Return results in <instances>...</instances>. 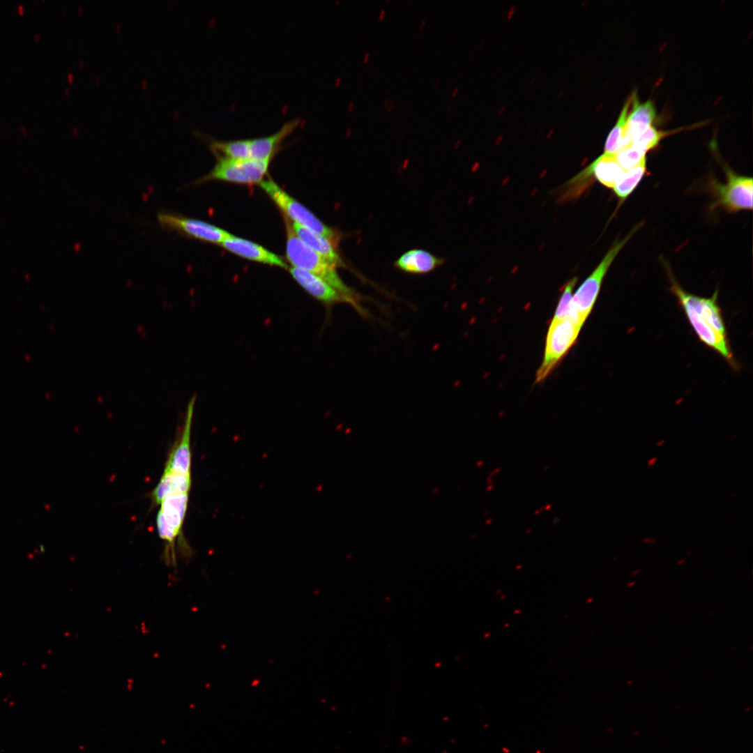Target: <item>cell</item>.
I'll use <instances>...</instances> for the list:
<instances>
[{
	"label": "cell",
	"instance_id": "1",
	"mask_svg": "<svg viewBox=\"0 0 753 753\" xmlns=\"http://www.w3.org/2000/svg\"><path fill=\"white\" fill-rule=\"evenodd\" d=\"M665 267L671 284L670 291L676 298L699 340L737 369L722 311L717 302V291L710 297L690 294L679 284L670 268Z\"/></svg>",
	"mask_w": 753,
	"mask_h": 753
},
{
	"label": "cell",
	"instance_id": "2",
	"mask_svg": "<svg viewBox=\"0 0 753 753\" xmlns=\"http://www.w3.org/2000/svg\"><path fill=\"white\" fill-rule=\"evenodd\" d=\"M284 218L287 234L286 257L292 267L303 269L321 278L362 312L361 307L358 303V296L342 280L336 268L305 244L294 231L290 220L285 216Z\"/></svg>",
	"mask_w": 753,
	"mask_h": 753
},
{
	"label": "cell",
	"instance_id": "3",
	"mask_svg": "<svg viewBox=\"0 0 753 753\" xmlns=\"http://www.w3.org/2000/svg\"><path fill=\"white\" fill-rule=\"evenodd\" d=\"M638 228V227L633 228L625 238L615 242L611 245L600 264L572 296L568 317L581 326L595 305L603 280L610 266Z\"/></svg>",
	"mask_w": 753,
	"mask_h": 753
},
{
	"label": "cell",
	"instance_id": "4",
	"mask_svg": "<svg viewBox=\"0 0 753 753\" xmlns=\"http://www.w3.org/2000/svg\"><path fill=\"white\" fill-rule=\"evenodd\" d=\"M260 186L292 222L328 239L336 248L340 235L324 224L310 211L284 191L271 179L263 181Z\"/></svg>",
	"mask_w": 753,
	"mask_h": 753
},
{
	"label": "cell",
	"instance_id": "5",
	"mask_svg": "<svg viewBox=\"0 0 753 753\" xmlns=\"http://www.w3.org/2000/svg\"><path fill=\"white\" fill-rule=\"evenodd\" d=\"M581 327L570 317L552 320L547 333L542 363L536 372L537 383L544 381L569 351Z\"/></svg>",
	"mask_w": 753,
	"mask_h": 753
},
{
	"label": "cell",
	"instance_id": "6",
	"mask_svg": "<svg viewBox=\"0 0 753 753\" xmlns=\"http://www.w3.org/2000/svg\"><path fill=\"white\" fill-rule=\"evenodd\" d=\"M726 181L721 183L711 179L710 189L715 200L713 208H723L728 212L736 213L752 209V178L740 175L729 167H724Z\"/></svg>",
	"mask_w": 753,
	"mask_h": 753
},
{
	"label": "cell",
	"instance_id": "7",
	"mask_svg": "<svg viewBox=\"0 0 753 753\" xmlns=\"http://www.w3.org/2000/svg\"><path fill=\"white\" fill-rule=\"evenodd\" d=\"M189 493H179L165 497L160 503L156 526L160 538L166 542L165 560L176 565L174 542L179 535L186 514Z\"/></svg>",
	"mask_w": 753,
	"mask_h": 753
},
{
	"label": "cell",
	"instance_id": "8",
	"mask_svg": "<svg viewBox=\"0 0 753 753\" xmlns=\"http://www.w3.org/2000/svg\"><path fill=\"white\" fill-rule=\"evenodd\" d=\"M213 169L195 183H201L211 180L224 181L243 185L261 183L267 173L271 160L229 159L216 156Z\"/></svg>",
	"mask_w": 753,
	"mask_h": 753
},
{
	"label": "cell",
	"instance_id": "9",
	"mask_svg": "<svg viewBox=\"0 0 753 753\" xmlns=\"http://www.w3.org/2000/svg\"><path fill=\"white\" fill-rule=\"evenodd\" d=\"M157 220L163 229L220 245L231 235L213 225L173 213L160 212Z\"/></svg>",
	"mask_w": 753,
	"mask_h": 753
},
{
	"label": "cell",
	"instance_id": "10",
	"mask_svg": "<svg viewBox=\"0 0 753 753\" xmlns=\"http://www.w3.org/2000/svg\"><path fill=\"white\" fill-rule=\"evenodd\" d=\"M625 171L620 166L615 155L603 153L584 169L570 181L579 188L585 186L592 176L603 185L613 188Z\"/></svg>",
	"mask_w": 753,
	"mask_h": 753
},
{
	"label": "cell",
	"instance_id": "11",
	"mask_svg": "<svg viewBox=\"0 0 753 753\" xmlns=\"http://www.w3.org/2000/svg\"><path fill=\"white\" fill-rule=\"evenodd\" d=\"M195 402L193 397L189 403L182 434L169 455L164 472L191 476L190 432Z\"/></svg>",
	"mask_w": 753,
	"mask_h": 753
},
{
	"label": "cell",
	"instance_id": "12",
	"mask_svg": "<svg viewBox=\"0 0 753 753\" xmlns=\"http://www.w3.org/2000/svg\"><path fill=\"white\" fill-rule=\"evenodd\" d=\"M220 245L243 258L270 266L287 268V264L280 256L247 239L231 234Z\"/></svg>",
	"mask_w": 753,
	"mask_h": 753
},
{
	"label": "cell",
	"instance_id": "13",
	"mask_svg": "<svg viewBox=\"0 0 753 753\" xmlns=\"http://www.w3.org/2000/svg\"><path fill=\"white\" fill-rule=\"evenodd\" d=\"M289 271L301 287L319 301L328 305L340 302L352 305L349 299L318 276L295 267L290 268Z\"/></svg>",
	"mask_w": 753,
	"mask_h": 753
},
{
	"label": "cell",
	"instance_id": "14",
	"mask_svg": "<svg viewBox=\"0 0 753 753\" xmlns=\"http://www.w3.org/2000/svg\"><path fill=\"white\" fill-rule=\"evenodd\" d=\"M301 123L302 119L296 118L283 123L280 129L271 135L250 139L251 158L271 160L282 141Z\"/></svg>",
	"mask_w": 753,
	"mask_h": 753
},
{
	"label": "cell",
	"instance_id": "15",
	"mask_svg": "<svg viewBox=\"0 0 753 753\" xmlns=\"http://www.w3.org/2000/svg\"><path fill=\"white\" fill-rule=\"evenodd\" d=\"M631 105L632 108L628 116L623 147L630 144L634 137L652 126L656 116V109L651 100L640 103L637 95L632 94Z\"/></svg>",
	"mask_w": 753,
	"mask_h": 753
},
{
	"label": "cell",
	"instance_id": "16",
	"mask_svg": "<svg viewBox=\"0 0 753 753\" xmlns=\"http://www.w3.org/2000/svg\"><path fill=\"white\" fill-rule=\"evenodd\" d=\"M291 225L295 234L305 244L333 266L336 268L344 265L336 247L328 239L296 223Z\"/></svg>",
	"mask_w": 753,
	"mask_h": 753
},
{
	"label": "cell",
	"instance_id": "17",
	"mask_svg": "<svg viewBox=\"0 0 753 753\" xmlns=\"http://www.w3.org/2000/svg\"><path fill=\"white\" fill-rule=\"evenodd\" d=\"M443 262V259L425 250L413 249L402 254L395 261V266L409 273L423 274L432 271Z\"/></svg>",
	"mask_w": 753,
	"mask_h": 753
},
{
	"label": "cell",
	"instance_id": "18",
	"mask_svg": "<svg viewBox=\"0 0 753 753\" xmlns=\"http://www.w3.org/2000/svg\"><path fill=\"white\" fill-rule=\"evenodd\" d=\"M191 476L163 472L151 494L152 499L160 505L167 496L179 493H190Z\"/></svg>",
	"mask_w": 753,
	"mask_h": 753
},
{
	"label": "cell",
	"instance_id": "19",
	"mask_svg": "<svg viewBox=\"0 0 753 753\" xmlns=\"http://www.w3.org/2000/svg\"><path fill=\"white\" fill-rule=\"evenodd\" d=\"M646 172V157L623 172L613 187L616 197L623 201L636 188Z\"/></svg>",
	"mask_w": 753,
	"mask_h": 753
},
{
	"label": "cell",
	"instance_id": "20",
	"mask_svg": "<svg viewBox=\"0 0 753 753\" xmlns=\"http://www.w3.org/2000/svg\"><path fill=\"white\" fill-rule=\"evenodd\" d=\"M210 147L215 156L229 159L250 158V139L234 140H213Z\"/></svg>",
	"mask_w": 753,
	"mask_h": 753
},
{
	"label": "cell",
	"instance_id": "21",
	"mask_svg": "<svg viewBox=\"0 0 753 753\" xmlns=\"http://www.w3.org/2000/svg\"><path fill=\"white\" fill-rule=\"evenodd\" d=\"M631 104L632 96L625 102L615 126L607 137L604 153L615 155L623 147L626 121Z\"/></svg>",
	"mask_w": 753,
	"mask_h": 753
},
{
	"label": "cell",
	"instance_id": "22",
	"mask_svg": "<svg viewBox=\"0 0 753 753\" xmlns=\"http://www.w3.org/2000/svg\"><path fill=\"white\" fill-rule=\"evenodd\" d=\"M667 135H669V132L659 130L651 126L634 137L630 144L647 153V151L657 146L660 140Z\"/></svg>",
	"mask_w": 753,
	"mask_h": 753
},
{
	"label": "cell",
	"instance_id": "23",
	"mask_svg": "<svg viewBox=\"0 0 753 753\" xmlns=\"http://www.w3.org/2000/svg\"><path fill=\"white\" fill-rule=\"evenodd\" d=\"M646 153L637 146L629 144L621 148L615 154V157L622 169L626 171L639 163L646 157Z\"/></svg>",
	"mask_w": 753,
	"mask_h": 753
},
{
	"label": "cell",
	"instance_id": "24",
	"mask_svg": "<svg viewBox=\"0 0 753 753\" xmlns=\"http://www.w3.org/2000/svg\"><path fill=\"white\" fill-rule=\"evenodd\" d=\"M578 280L577 277L570 280L564 287L563 292L559 300L552 319H559L568 316L570 303L572 298V290Z\"/></svg>",
	"mask_w": 753,
	"mask_h": 753
},
{
	"label": "cell",
	"instance_id": "25",
	"mask_svg": "<svg viewBox=\"0 0 753 753\" xmlns=\"http://www.w3.org/2000/svg\"><path fill=\"white\" fill-rule=\"evenodd\" d=\"M501 469L500 467H496V468H494V469H493V470H492V471H491V473H489V476L487 477V483H488V484H492V482H493V480H494V476H495L496 475H497V474H498L499 473H500V472H501Z\"/></svg>",
	"mask_w": 753,
	"mask_h": 753
},
{
	"label": "cell",
	"instance_id": "26",
	"mask_svg": "<svg viewBox=\"0 0 753 753\" xmlns=\"http://www.w3.org/2000/svg\"><path fill=\"white\" fill-rule=\"evenodd\" d=\"M552 508V505L551 503H547V504H546V505L536 509L534 511L533 514L535 515H538L540 513H541L542 511H548V510H549Z\"/></svg>",
	"mask_w": 753,
	"mask_h": 753
},
{
	"label": "cell",
	"instance_id": "27",
	"mask_svg": "<svg viewBox=\"0 0 753 753\" xmlns=\"http://www.w3.org/2000/svg\"><path fill=\"white\" fill-rule=\"evenodd\" d=\"M657 461V457H651V458H649L648 459V461L646 462V465H647L648 467H653Z\"/></svg>",
	"mask_w": 753,
	"mask_h": 753
},
{
	"label": "cell",
	"instance_id": "28",
	"mask_svg": "<svg viewBox=\"0 0 753 753\" xmlns=\"http://www.w3.org/2000/svg\"><path fill=\"white\" fill-rule=\"evenodd\" d=\"M17 11L20 15H23L25 12V6L23 3H19L17 6Z\"/></svg>",
	"mask_w": 753,
	"mask_h": 753
},
{
	"label": "cell",
	"instance_id": "29",
	"mask_svg": "<svg viewBox=\"0 0 753 753\" xmlns=\"http://www.w3.org/2000/svg\"><path fill=\"white\" fill-rule=\"evenodd\" d=\"M656 541L655 538L647 537L641 540V542L653 544Z\"/></svg>",
	"mask_w": 753,
	"mask_h": 753
},
{
	"label": "cell",
	"instance_id": "30",
	"mask_svg": "<svg viewBox=\"0 0 753 753\" xmlns=\"http://www.w3.org/2000/svg\"><path fill=\"white\" fill-rule=\"evenodd\" d=\"M18 128L24 137H27L29 135L27 129L24 125H20Z\"/></svg>",
	"mask_w": 753,
	"mask_h": 753
},
{
	"label": "cell",
	"instance_id": "31",
	"mask_svg": "<svg viewBox=\"0 0 753 753\" xmlns=\"http://www.w3.org/2000/svg\"><path fill=\"white\" fill-rule=\"evenodd\" d=\"M370 54L369 52L365 53L363 56V60H362L363 63L367 64L369 63V61H370Z\"/></svg>",
	"mask_w": 753,
	"mask_h": 753
},
{
	"label": "cell",
	"instance_id": "32",
	"mask_svg": "<svg viewBox=\"0 0 753 753\" xmlns=\"http://www.w3.org/2000/svg\"><path fill=\"white\" fill-rule=\"evenodd\" d=\"M386 10H385V9H381V10L379 11V15H378V20H379V21H382V20H383V19H384V18H385V17H386Z\"/></svg>",
	"mask_w": 753,
	"mask_h": 753
},
{
	"label": "cell",
	"instance_id": "33",
	"mask_svg": "<svg viewBox=\"0 0 753 753\" xmlns=\"http://www.w3.org/2000/svg\"><path fill=\"white\" fill-rule=\"evenodd\" d=\"M395 107V103L393 102L390 101L389 105H388V107L386 108V110L387 111L388 113H391V112H393Z\"/></svg>",
	"mask_w": 753,
	"mask_h": 753
},
{
	"label": "cell",
	"instance_id": "34",
	"mask_svg": "<svg viewBox=\"0 0 753 753\" xmlns=\"http://www.w3.org/2000/svg\"><path fill=\"white\" fill-rule=\"evenodd\" d=\"M426 23H427V21L425 20H421V22H420V24L418 26V30L420 31H423L425 26H426Z\"/></svg>",
	"mask_w": 753,
	"mask_h": 753
},
{
	"label": "cell",
	"instance_id": "35",
	"mask_svg": "<svg viewBox=\"0 0 753 753\" xmlns=\"http://www.w3.org/2000/svg\"><path fill=\"white\" fill-rule=\"evenodd\" d=\"M439 85H440V81L439 79H436L434 82L433 85H432L433 89H434V90L436 89L439 86Z\"/></svg>",
	"mask_w": 753,
	"mask_h": 753
},
{
	"label": "cell",
	"instance_id": "36",
	"mask_svg": "<svg viewBox=\"0 0 753 753\" xmlns=\"http://www.w3.org/2000/svg\"><path fill=\"white\" fill-rule=\"evenodd\" d=\"M390 102V101L389 98H386L384 99V100H383V107H384L385 109H386V107H388V105H389Z\"/></svg>",
	"mask_w": 753,
	"mask_h": 753
},
{
	"label": "cell",
	"instance_id": "37",
	"mask_svg": "<svg viewBox=\"0 0 753 753\" xmlns=\"http://www.w3.org/2000/svg\"><path fill=\"white\" fill-rule=\"evenodd\" d=\"M664 443H665V439H661L660 441H657L656 442L655 445H656L657 447H661L662 445L664 444Z\"/></svg>",
	"mask_w": 753,
	"mask_h": 753
},
{
	"label": "cell",
	"instance_id": "38",
	"mask_svg": "<svg viewBox=\"0 0 753 753\" xmlns=\"http://www.w3.org/2000/svg\"><path fill=\"white\" fill-rule=\"evenodd\" d=\"M559 522H560V518H559V517H554V519H552V525H556V524H558Z\"/></svg>",
	"mask_w": 753,
	"mask_h": 753
},
{
	"label": "cell",
	"instance_id": "39",
	"mask_svg": "<svg viewBox=\"0 0 753 753\" xmlns=\"http://www.w3.org/2000/svg\"><path fill=\"white\" fill-rule=\"evenodd\" d=\"M354 107H355V104H354V102H351L349 103V107H348V109H349V112H351V111H353V109H354Z\"/></svg>",
	"mask_w": 753,
	"mask_h": 753
},
{
	"label": "cell",
	"instance_id": "40",
	"mask_svg": "<svg viewBox=\"0 0 753 753\" xmlns=\"http://www.w3.org/2000/svg\"><path fill=\"white\" fill-rule=\"evenodd\" d=\"M457 92H458V89L457 88L454 89L453 91L451 93V97L455 98L457 96Z\"/></svg>",
	"mask_w": 753,
	"mask_h": 753
},
{
	"label": "cell",
	"instance_id": "41",
	"mask_svg": "<svg viewBox=\"0 0 753 753\" xmlns=\"http://www.w3.org/2000/svg\"><path fill=\"white\" fill-rule=\"evenodd\" d=\"M494 487V486L493 484H488V485L487 487V492H492L493 490Z\"/></svg>",
	"mask_w": 753,
	"mask_h": 753
},
{
	"label": "cell",
	"instance_id": "42",
	"mask_svg": "<svg viewBox=\"0 0 753 753\" xmlns=\"http://www.w3.org/2000/svg\"><path fill=\"white\" fill-rule=\"evenodd\" d=\"M40 33H35V34L33 35V39H34L35 40H40Z\"/></svg>",
	"mask_w": 753,
	"mask_h": 753
},
{
	"label": "cell",
	"instance_id": "43",
	"mask_svg": "<svg viewBox=\"0 0 753 753\" xmlns=\"http://www.w3.org/2000/svg\"><path fill=\"white\" fill-rule=\"evenodd\" d=\"M38 547H39V551H40V552H44V551H45V547H44V545H41V544H40V543H39V544H38Z\"/></svg>",
	"mask_w": 753,
	"mask_h": 753
},
{
	"label": "cell",
	"instance_id": "44",
	"mask_svg": "<svg viewBox=\"0 0 753 753\" xmlns=\"http://www.w3.org/2000/svg\"><path fill=\"white\" fill-rule=\"evenodd\" d=\"M452 105H448V106H447V107L446 108V111H447L448 112H450V111L451 110V109H452Z\"/></svg>",
	"mask_w": 753,
	"mask_h": 753
},
{
	"label": "cell",
	"instance_id": "45",
	"mask_svg": "<svg viewBox=\"0 0 753 753\" xmlns=\"http://www.w3.org/2000/svg\"><path fill=\"white\" fill-rule=\"evenodd\" d=\"M492 519H487V520L486 521V524H487V525H490V524H492Z\"/></svg>",
	"mask_w": 753,
	"mask_h": 753
},
{
	"label": "cell",
	"instance_id": "46",
	"mask_svg": "<svg viewBox=\"0 0 753 753\" xmlns=\"http://www.w3.org/2000/svg\"><path fill=\"white\" fill-rule=\"evenodd\" d=\"M685 561V559H684V558H683V559H680V560H679V561H678L677 562V564H678V565L682 564V563H684Z\"/></svg>",
	"mask_w": 753,
	"mask_h": 753
},
{
	"label": "cell",
	"instance_id": "47",
	"mask_svg": "<svg viewBox=\"0 0 753 753\" xmlns=\"http://www.w3.org/2000/svg\"><path fill=\"white\" fill-rule=\"evenodd\" d=\"M351 133H352V129L349 128L347 130V135L349 136V135H351Z\"/></svg>",
	"mask_w": 753,
	"mask_h": 753
},
{
	"label": "cell",
	"instance_id": "48",
	"mask_svg": "<svg viewBox=\"0 0 753 753\" xmlns=\"http://www.w3.org/2000/svg\"><path fill=\"white\" fill-rule=\"evenodd\" d=\"M542 468H543V471H547L548 470L549 467H548L547 465H545Z\"/></svg>",
	"mask_w": 753,
	"mask_h": 753
},
{
	"label": "cell",
	"instance_id": "49",
	"mask_svg": "<svg viewBox=\"0 0 753 753\" xmlns=\"http://www.w3.org/2000/svg\"><path fill=\"white\" fill-rule=\"evenodd\" d=\"M736 496H737V494H736V493H733V494H731V499H733V498H735V497H736Z\"/></svg>",
	"mask_w": 753,
	"mask_h": 753
},
{
	"label": "cell",
	"instance_id": "50",
	"mask_svg": "<svg viewBox=\"0 0 753 753\" xmlns=\"http://www.w3.org/2000/svg\"><path fill=\"white\" fill-rule=\"evenodd\" d=\"M634 584H635V582H634V581H632V582H631V583H629V584H628V586H629V587H630V586H632L633 585H634Z\"/></svg>",
	"mask_w": 753,
	"mask_h": 753
},
{
	"label": "cell",
	"instance_id": "51",
	"mask_svg": "<svg viewBox=\"0 0 753 753\" xmlns=\"http://www.w3.org/2000/svg\"><path fill=\"white\" fill-rule=\"evenodd\" d=\"M482 464H483V462H482V461H479V462H478V465L479 466H482Z\"/></svg>",
	"mask_w": 753,
	"mask_h": 753
},
{
	"label": "cell",
	"instance_id": "52",
	"mask_svg": "<svg viewBox=\"0 0 753 753\" xmlns=\"http://www.w3.org/2000/svg\"><path fill=\"white\" fill-rule=\"evenodd\" d=\"M638 572H639V570H636V571L633 572H632V574L633 575H637V574Z\"/></svg>",
	"mask_w": 753,
	"mask_h": 753
},
{
	"label": "cell",
	"instance_id": "53",
	"mask_svg": "<svg viewBox=\"0 0 753 753\" xmlns=\"http://www.w3.org/2000/svg\"><path fill=\"white\" fill-rule=\"evenodd\" d=\"M692 554V551H689L687 553H686V554L687 556L690 555V554Z\"/></svg>",
	"mask_w": 753,
	"mask_h": 753
},
{
	"label": "cell",
	"instance_id": "54",
	"mask_svg": "<svg viewBox=\"0 0 753 753\" xmlns=\"http://www.w3.org/2000/svg\"><path fill=\"white\" fill-rule=\"evenodd\" d=\"M527 530H528V531H526V533H530V532H531V528H528V529H527Z\"/></svg>",
	"mask_w": 753,
	"mask_h": 753
},
{
	"label": "cell",
	"instance_id": "55",
	"mask_svg": "<svg viewBox=\"0 0 753 753\" xmlns=\"http://www.w3.org/2000/svg\"><path fill=\"white\" fill-rule=\"evenodd\" d=\"M736 434H734V436L733 437H731V439L733 440V439L736 438Z\"/></svg>",
	"mask_w": 753,
	"mask_h": 753
}]
</instances>
